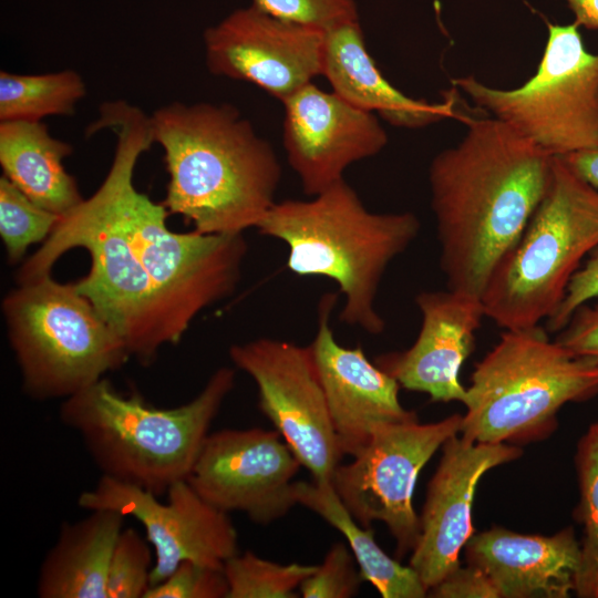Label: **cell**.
Listing matches in <instances>:
<instances>
[{
    "mask_svg": "<svg viewBox=\"0 0 598 598\" xmlns=\"http://www.w3.org/2000/svg\"><path fill=\"white\" fill-rule=\"evenodd\" d=\"M554 156L495 118H468L429 166L440 267L451 290L478 297L550 183Z\"/></svg>",
    "mask_w": 598,
    "mask_h": 598,
    "instance_id": "cell-1",
    "label": "cell"
},
{
    "mask_svg": "<svg viewBox=\"0 0 598 598\" xmlns=\"http://www.w3.org/2000/svg\"><path fill=\"white\" fill-rule=\"evenodd\" d=\"M105 128L116 136L107 175L91 197L61 216L51 235L21 266L18 283L51 275L68 250L86 249L91 268L75 281L78 290L120 334L130 355L148 365L168 338L156 293L124 226L121 189L126 172L154 143L151 117L126 101L105 102L90 131Z\"/></svg>",
    "mask_w": 598,
    "mask_h": 598,
    "instance_id": "cell-2",
    "label": "cell"
},
{
    "mask_svg": "<svg viewBox=\"0 0 598 598\" xmlns=\"http://www.w3.org/2000/svg\"><path fill=\"white\" fill-rule=\"evenodd\" d=\"M150 116L169 176L161 202L167 212L203 234L256 228L276 203L282 173L252 124L227 103L172 102Z\"/></svg>",
    "mask_w": 598,
    "mask_h": 598,
    "instance_id": "cell-3",
    "label": "cell"
},
{
    "mask_svg": "<svg viewBox=\"0 0 598 598\" xmlns=\"http://www.w3.org/2000/svg\"><path fill=\"white\" fill-rule=\"evenodd\" d=\"M256 228L286 245L291 272L337 283L344 298L341 322L378 336L385 329L375 306L381 280L421 225L411 212L369 210L342 179L311 199L276 202Z\"/></svg>",
    "mask_w": 598,
    "mask_h": 598,
    "instance_id": "cell-4",
    "label": "cell"
},
{
    "mask_svg": "<svg viewBox=\"0 0 598 598\" xmlns=\"http://www.w3.org/2000/svg\"><path fill=\"white\" fill-rule=\"evenodd\" d=\"M234 385V369L223 367L193 400L164 409L137 392L122 394L103 378L64 399L59 416L79 434L102 475L159 497L190 475Z\"/></svg>",
    "mask_w": 598,
    "mask_h": 598,
    "instance_id": "cell-5",
    "label": "cell"
},
{
    "mask_svg": "<svg viewBox=\"0 0 598 598\" xmlns=\"http://www.w3.org/2000/svg\"><path fill=\"white\" fill-rule=\"evenodd\" d=\"M598 394V369L537 326L505 330L476 364L463 404L461 435L480 443L538 441L569 402Z\"/></svg>",
    "mask_w": 598,
    "mask_h": 598,
    "instance_id": "cell-6",
    "label": "cell"
},
{
    "mask_svg": "<svg viewBox=\"0 0 598 598\" xmlns=\"http://www.w3.org/2000/svg\"><path fill=\"white\" fill-rule=\"evenodd\" d=\"M598 248V189L554 156L549 186L482 295L486 318L504 330L548 320L586 255Z\"/></svg>",
    "mask_w": 598,
    "mask_h": 598,
    "instance_id": "cell-7",
    "label": "cell"
},
{
    "mask_svg": "<svg viewBox=\"0 0 598 598\" xmlns=\"http://www.w3.org/2000/svg\"><path fill=\"white\" fill-rule=\"evenodd\" d=\"M2 311L22 389L31 399H68L131 358L75 282L48 275L19 283L3 299Z\"/></svg>",
    "mask_w": 598,
    "mask_h": 598,
    "instance_id": "cell-8",
    "label": "cell"
},
{
    "mask_svg": "<svg viewBox=\"0 0 598 598\" xmlns=\"http://www.w3.org/2000/svg\"><path fill=\"white\" fill-rule=\"evenodd\" d=\"M548 37L535 74L515 89L489 86L473 75L453 84L551 156L598 144V53H590L579 25L547 24Z\"/></svg>",
    "mask_w": 598,
    "mask_h": 598,
    "instance_id": "cell-9",
    "label": "cell"
},
{
    "mask_svg": "<svg viewBox=\"0 0 598 598\" xmlns=\"http://www.w3.org/2000/svg\"><path fill=\"white\" fill-rule=\"evenodd\" d=\"M134 171L122 183L123 221L175 344L200 311L235 292L248 245L244 234L172 231L165 206L135 188Z\"/></svg>",
    "mask_w": 598,
    "mask_h": 598,
    "instance_id": "cell-10",
    "label": "cell"
},
{
    "mask_svg": "<svg viewBox=\"0 0 598 598\" xmlns=\"http://www.w3.org/2000/svg\"><path fill=\"white\" fill-rule=\"evenodd\" d=\"M462 415L421 424L416 419L378 427L369 443L330 480L338 497L363 527L383 523L402 557L415 547L420 518L412 497L420 471L445 441L461 432Z\"/></svg>",
    "mask_w": 598,
    "mask_h": 598,
    "instance_id": "cell-11",
    "label": "cell"
},
{
    "mask_svg": "<svg viewBox=\"0 0 598 598\" xmlns=\"http://www.w3.org/2000/svg\"><path fill=\"white\" fill-rule=\"evenodd\" d=\"M258 389V405L315 481L327 482L343 456L309 346L258 338L229 349Z\"/></svg>",
    "mask_w": 598,
    "mask_h": 598,
    "instance_id": "cell-12",
    "label": "cell"
},
{
    "mask_svg": "<svg viewBox=\"0 0 598 598\" xmlns=\"http://www.w3.org/2000/svg\"><path fill=\"white\" fill-rule=\"evenodd\" d=\"M166 495L163 503L144 488L102 475L92 489L80 494L78 505L86 511L113 509L141 523L154 553L152 586L185 560L224 568L239 553L228 513L205 501L187 480L173 484Z\"/></svg>",
    "mask_w": 598,
    "mask_h": 598,
    "instance_id": "cell-13",
    "label": "cell"
},
{
    "mask_svg": "<svg viewBox=\"0 0 598 598\" xmlns=\"http://www.w3.org/2000/svg\"><path fill=\"white\" fill-rule=\"evenodd\" d=\"M301 466L277 430L225 429L208 434L187 481L220 511L268 525L298 504L293 477Z\"/></svg>",
    "mask_w": 598,
    "mask_h": 598,
    "instance_id": "cell-14",
    "label": "cell"
},
{
    "mask_svg": "<svg viewBox=\"0 0 598 598\" xmlns=\"http://www.w3.org/2000/svg\"><path fill=\"white\" fill-rule=\"evenodd\" d=\"M204 45L212 74L250 82L280 102L322 75L324 32L252 4L206 29Z\"/></svg>",
    "mask_w": 598,
    "mask_h": 598,
    "instance_id": "cell-15",
    "label": "cell"
},
{
    "mask_svg": "<svg viewBox=\"0 0 598 598\" xmlns=\"http://www.w3.org/2000/svg\"><path fill=\"white\" fill-rule=\"evenodd\" d=\"M282 104L287 161L310 197L344 179L350 165L375 156L388 144V134L375 113L313 82Z\"/></svg>",
    "mask_w": 598,
    "mask_h": 598,
    "instance_id": "cell-16",
    "label": "cell"
},
{
    "mask_svg": "<svg viewBox=\"0 0 598 598\" xmlns=\"http://www.w3.org/2000/svg\"><path fill=\"white\" fill-rule=\"evenodd\" d=\"M522 454L518 445L473 442L458 434L444 442L409 564L427 590L461 566L460 551L473 535L472 506L481 477Z\"/></svg>",
    "mask_w": 598,
    "mask_h": 598,
    "instance_id": "cell-17",
    "label": "cell"
},
{
    "mask_svg": "<svg viewBox=\"0 0 598 598\" xmlns=\"http://www.w3.org/2000/svg\"><path fill=\"white\" fill-rule=\"evenodd\" d=\"M338 293L318 306V328L309 344L342 455H357L383 424L416 419L399 400V382L371 362L361 344L341 346L330 326Z\"/></svg>",
    "mask_w": 598,
    "mask_h": 598,
    "instance_id": "cell-18",
    "label": "cell"
},
{
    "mask_svg": "<svg viewBox=\"0 0 598 598\" xmlns=\"http://www.w3.org/2000/svg\"><path fill=\"white\" fill-rule=\"evenodd\" d=\"M421 327L402 352L381 354L375 363L400 386L426 393L432 401L464 402L460 371L475 344L485 316L482 299L455 290H424L415 297Z\"/></svg>",
    "mask_w": 598,
    "mask_h": 598,
    "instance_id": "cell-19",
    "label": "cell"
},
{
    "mask_svg": "<svg viewBox=\"0 0 598 598\" xmlns=\"http://www.w3.org/2000/svg\"><path fill=\"white\" fill-rule=\"evenodd\" d=\"M465 557L486 573L499 598H566L575 589L580 544L571 527L543 536L493 526L472 535Z\"/></svg>",
    "mask_w": 598,
    "mask_h": 598,
    "instance_id": "cell-20",
    "label": "cell"
},
{
    "mask_svg": "<svg viewBox=\"0 0 598 598\" xmlns=\"http://www.w3.org/2000/svg\"><path fill=\"white\" fill-rule=\"evenodd\" d=\"M322 75L349 103L400 128H423L455 115L453 100L430 103L395 89L368 52L359 20L324 32Z\"/></svg>",
    "mask_w": 598,
    "mask_h": 598,
    "instance_id": "cell-21",
    "label": "cell"
},
{
    "mask_svg": "<svg viewBox=\"0 0 598 598\" xmlns=\"http://www.w3.org/2000/svg\"><path fill=\"white\" fill-rule=\"evenodd\" d=\"M89 512L61 525L40 565L38 597L106 598L110 559L125 516L113 509Z\"/></svg>",
    "mask_w": 598,
    "mask_h": 598,
    "instance_id": "cell-22",
    "label": "cell"
},
{
    "mask_svg": "<svg viewBox=\"0 0 598 598\" xmlns=\"http://www.w3.org/2000/svg\"><path fill=\"white\" fill-rule=\"evenodd\" d=\"M71 144L53 137L42 122H0V165L6 176L42 208L65 215L82 200L63 159Z\"/></svg>",
    "mask_w": 598,
    "mask_h": 598,
    "instance_id": "cell-23",
    "label": "cell"
},
{
    "mask_svg": "<svg viewBox=\"0 0 598 598\" xmlns=\"http://www.w3.org/2000/svg\"><path fill=\"white\" fill-rule=\"evenodd\" d=\"M299 505L315 512L347 539L363 580L383 598H423L427 596L417 573L386 555L374 539L373 529L361 526L344 507L330 482H295Z\"/></svg>",
    "mask_w": 598,
    "mask_h": 598,
    "instance_id": "cell-24",
    "label": "cell"
},
{
    "mask_svg": "<svg viewBox=\"0 0 598 598\" xmlns=\"http://www.w3.org/2000/svg\"><path fill=\"white\" fill-rule=\"evenodd\" d=\"M86 94L74 70L45 74L0 72V122H41L50 115H71Z\"/></svg>",
    "mask_w": 598,
    "mask_h": 598,
    "instance_id": "cell-25",
    "label": "cell"
},
{
    "mask_svg": "<svg viewBox=\"0 0 598 598\" xmlns=\"http://www.w3.org/2000/svg\"><path fill=\"white\" fill-rule=\"evenodd\" d=\"M575 466L579 503L574 516L582 526V538L574 594L579 598H598V421L579 439Z\"/></svg>",
    "mask_w": 598,
    "mask_h": 598,
    "instance_id": "cell-26",
    "label": "cell"
},
{
    "mask_svg": "<svg viewBox=\"0 0 598 598\" xmlns=\"http://www.w3.org/2000/svg\"><path fill=\"white\" fill-rule=\"evenodd\" d=\"M318 565L278 564L247 550L224 564L228 584L226 598H296V588Z\"/></svg>",
    "mask_w": 598,
    "mask_h": 598,
    "instance_id": "cell-27",
    "label": "cell"
},
{
    "mask_svg": "<svg viewBox=\"0 0 598 598\" xmlns=\"http://www.w3.org/2000/svg\"><path fill=\"white\" fill-rule=\"evenodd\" d=\"M60 218L31 200L6 176L0 177V236L11 264L20 261L29 246L44 243Z\"/></svg>",
    "mask_w": 598,
    "mask_h": 598,
    "instance_id": "cell-28",
    "label": "cell"
},
{
    "mask_svg": "<svg viewBox=\"0 0 598 598\" xmlns=\"http://www.w3.org/2000/svg\"><path fill=\"white\" fill-rule=\"evenodd\" d=\"M152 549L136 529H122L110 559L106 598H145L152 586Z\"/></svg>",
    "mask_w": 598,
    "mask_h": 598,
    "instance_id": "cell-29",
    "label": "cell"
},
{
    "mask_svg": "<svg viewBox=\"0 0 598 598\" xmlns=\"http://www.w3.org/2000/svg\"><path fill=\"white\" fill-rule=\"evenodd\" d=\"M349 546L331 545L323 561L306 578L299 589L303 598H350L358 594L363 581Z\"/></svg>",
    "mask_w": 598,
    "mask_h": 598,
    "instance_id": "cell-30",
    "label": "cell"
},
{
    "mask_svg": "<svg viewBox=\"0 0 598 598\" xmlns=\"http://www.w3.org/2000/svg\"><path fill=\"white\" fill-rule=\"evenodd\" d=\"M251 4L278 19L323 32L359 20L355 0H252Z\"/></svg>",
    "mask_w": 598,
    "mask_h": 598,
    "instance_id": "cell-31",
    "label": "cell"
},
{
    "mask_svg": "<svg viewBox=\"0 0 598 598\" xmlns=\"http://www.w3.org/2000/svg\"><path fill=\"white\" fill-rule=\"evenodd\" d=\"M227 594L224 568L185 560L164 580L152 586L145 598H226Z\"/></svg>",
    "mask_w": 598,
    "mask_h": 598,
    "instance_id": "cell-32",
    "label": "cell"
},
{
    "mask_svg": "<svg viewBox=\"0 0 598 598\" xmlns=\"http://www.w3.org/2000/svg\"><path fill=\"white\" fill-rule=\"evenodd\" d=\"M558 332L557 342L598 369V301L579 307Z\"/></svg>",
    "mask_w": 598,
    "mask_h": 598,
    "instance_id": "cell-33",
    "label": "cell"
},
{
    "mask_svg": "<svg viewBox=\"0 0 598 598\" xmlns=\"http://www.w3.org/2000/svg\"><path fill=\"white\" fill-rule=\"evenodd\" d=\"M594 299H598V248L590 254L586 264L573 276L560 306L546 320L547 330L549 332L560 331L579 307Z\"/></svg>",
    "mask_w": 598,
    "mask_h": 598,
    "instance_id": "cell-34",
    "label": "cell"
},
{
    "mask_svg": "<svg viewBox=\"0 0 598 598\" xmlns=\"http://www.w3.org/2000/svg\"><path fill=\"white\" fill-rule=\"evenodd\" d=\"M427 596L435 598H499L496 587L486 573L472 564L455 568L432 587Z\"/></svg>",
    "mask_w": 598,
    "mask_h": 598,
    "instance_id": "cell-35",
    "label": "cell"
},
{
    "mask_svg": "<svg viewBox=\"0 0 598 598\" xmlns=\"http://www.w3.org/2000/svg\"><path fill=\"white\" fill-rule=\"evenodd\" d=\"M561 158L579 177L598 189V144Z\"/></svg>",
    "mask_w": 598,
    "mask_h": 598,
    "instance_id": "cell-36",
    "label": "cell"
},
{
    "mask_svg": "<svg viewBox=\"0 0 598 598\" xmlns=\"http://www.w3.org/2000/svg\"><path fill=\"white\" fill-rule=\"evenodd\" d=\"M575 14V22L589 30H598V0H566Z\"/></svg>",
    "mask_w": 598,
    "mask_h": 598,
    "instance_id": "cell-37",
    "label": "cell"
}]
</instances>
